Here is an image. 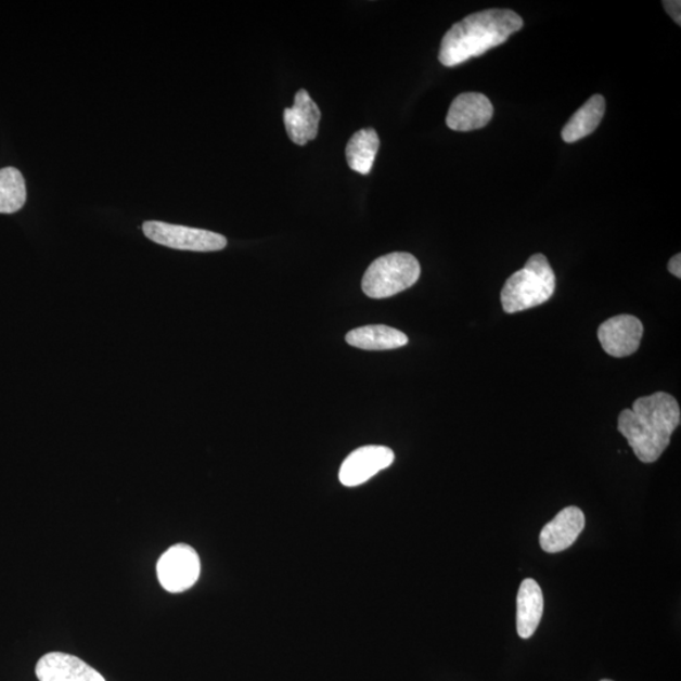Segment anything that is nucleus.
Here are the masks:
<instances>
[{
    "instance_id": "nucleus-1",
    "label": "nucleus",
    "mask_w": 681,
    "mask_h": 681,
    "mask_svg": "<svg viewBox=\"0 0 681 681\" xmlns=\"http://www.w3.org/2000/svg\"><path fill=\"white\" fill-rule=\"evenodd\" d=\"M680 421L677 399L668 393L657 391L634 400L632 409L622 410L618 416V432L641 462L654 463L669 447Z\"/></svg>"
},
{
    "instance_id": "nucleus-2",
    "label": "nucleus",
    "mask_w": 681,
    "mask_h": 681,
    "mask_svg": "<svg viewBox=\"0 0 681 681\" xmlns=\"http://www.w3.org/2000/svg\"><path fill=\"white\" fill-rule=\"evenodd\" d=\"M523 26L521 15L510 10H487L470 14L445 35L438 56L440 64L454 67L470 59L481 56L505 43Z\"/></svg>"
},
{
    "instance_id": "nucleus-3",
    "label": "nucleus",
    "mask_w": 681,
    "mask_h": 681,
    "mask_svg": "<svg viewBox=\"0 0 681 681\" xmlns=\"http://www.w3.org/2000/svg\"><path fill=\"white\" fill-rule=\"evenodd\" d=\"M555 285V274L545 255H532L506 281L501 291L502 308L506 313H517L544 305L553 297Z\"/></svg>"
},
{
    "instance_id": "nucleus-4",
    "label": "nucleus",
    "mask_w": 681,
    "mask_h": 681,
    "mask_svg": "<svg viewBox=\"0 0 681 681\" xmlns=\"http://www.w3.org/2000/svg\"><path fill=\"white\" fill-rule=\"evenodd\" d=\"M421 277V265L414 255L391 253L377 258L362 280V291L373 299L396 296L413 286Z\"/></svg>"
},
{
    "instance_id": "nucleus-5",
    "label": "nucleus",
    "mask_w": 681,
    "mask_h": 681,
    "mask_svg": "<svg viewBox=\"0 0 681 681\" xmlns=\"http://www.w3.org/2000/svg\"><path fill=\"white\" fill-rule=\"evenodd\" d=\"M144 235L152 242L170 247V249L189 252H220L226 249L228 240L216 232L193 229L159 221H146L143 226Z\"/></svg>"
},
{
    "instance_id": "nucleus-6",
    "label": "nucleus",
    "mask_w": 681,
    "mask_h": 681,
    "mask_svg": "<svg viewBox=\"0 0 681 681\" xmlns=\"http://www.w3.org/2000/svg\"><path fill=\"white\" fill-rule=\"evenodd\" d=\"M200 573V556L188 544L170 547L157 563L159 583L170 593L190 590L197 582Z\"/></svg>"
},
{
    "instance_id": "nucleus-7",
    "label": "nucleus",
    "mask_w": 681,
    "mask_h": 681,
    "mask_svg": "<svg viewBox=\"0 0 681 681\" xmlns=\"http://www.w3.org/2000/svg\"><path fill=\"white\" fill-rule=\"evenodd\" d=\"M396 454L388 447L367 446L354 451L339 468V481L356 487L369 481L378 472L391 466Z\"/></svg>"
},
{
    "instance_id": "nucleus-8",
    "label": "nucleus",
    "mask_w": 681,
    "mask_h": 681,
    "mask_svg": "<svg viewBox=\"0 0 681 681\" xmlns=\"http://www.w3.org/2000/svg\"><path fill=\"white\" fill-rule=\"evenodd\" d=\"M644 324L638 317L621 314L603 322L599 339L603 350L614 358H626L639 350Z\"/></svg>"
},
{
    "instance_id": "nucleus-9",
    "label": "nucleus",
    "mask_w": 681,
    "mask_h": 681,
    "mask_svg": "<svg viewBox=\"0 0 681 681\" xmlns=\"http://www.w3.org/2000/svg\"><path fill=\"white\" fill-rule=\"evenodd\" d=\"M283 119L291 141L306 145L319 134L321 111L307 90L300 89L294 98V105L284 111Z\"/></svg>"
},
{
    "instance_id": "nucleus-10",
    "label": "nucleus",
    "mask_w": 681,
    "mask_h": 681,
    "mask_svg": "<svg viewBox=\"0 0 681 681\" xmlns=\"http://www.w3.org/2000/svg\"><path fill=\"white\" fill-rule=\"evenodd\" d=\"M586 517L583 511L569 506L561 511L540 532V547L545 553L555 554L567 551L583 531Z\"/></svg>"
},
{
    "instance_id": "nucleus-11",
    "label": "nucleus",
    "mask_w": 681,
    "mask_h": 681,
    "mask_svg": "<svg viewBox=\"0 0 681 681\" xmlns=\"http://www.w3.org/2000/svg\"><path fill=\"white\" fill-rule=\"evenodd\" d=\"M492 115L493 106L489 98L479 92H464L453 100L446 121L452 130L471 131L486 127Z\"/></svg>"
},
{
    "instance_id": "nucleus-12",
    "label": "nucleus",
    "mask_w": 681,
    "mask_h": 681,
    "mask_svg": "<svg viewBox=\"0 0 681 681\" xmlns=\"http://www.w3.org/2000/svg\"><path fill=\"white\" fill-rule=\"evenodd\" d=\"M36 676L40 681H106L79 657L64 653L42 656L37 663Z\"/></svg>"
},
{
    "instance_id": "nucleus-13",
    "label": "nucleus",
    "mask_w": 681,
    "mask_h": 681,
    "mask_svg": "<svg viewBox=\"0 0 681 681\" xmlns=\"http://www.w3.org/2000/svg\"><path fill=\"white\" fill-rule=\"evenodd\" d=\"M544 613V595L536 580H523L516 601V629L518 637L530 639L538 630Z\"/></svg>"
},
{
    "instance_id": "nucleus-14",
    "label": "nucleus",
    "mask_w": 681,
    "mask_h": 681,
    "mask_svg": "<svg viewBox=\"0 0 681 681\" xmlns=\"http://www.w3.org/2000/svg\"><path fill=\"white\" fill-rule=\"evenodd\" d=\"M408 337L401 331L384 324L355 329L346 335V343L368 351L394 350L408 344Z\"/></svg>"
},
{
    "instance_id": "nucleus-15",
    "label": "nucleus",
    "mask_w": 681,
    "mask_h": 681,
    "mask_svg": "<svg viewBox=\"0 0 681 681\" xmlns=\"http://www.w3.org/2000/svg\"><path fill=\"white\" fill-rule=\"evenodd\" d=\"M605 112V98L600 94L593 95L578 112L573 114L566 127L563 128V141L575 143L592 134L599 128Z\"/></svg>"
},
{
    "instance_id": "nucleus-16",
    "label": "nucleus",
    "mask_w": 681,
    "mask_h": 681,
    "mask_svg": "<svg viewBox=\"0 0 681 681\" xmlns=\"http://www.w3.org/2000/svg\"><path fill=\"white\" fill-rule=\"evenodd\" d=\"M378 146H381V139L375 129L365 128L356 131L346 146L348 167L360 175H369L373 169Z\"/></svg>"
},
{
    "instance_id": "nucleus-17",
    "label": "nucleus",
    "mask_w": 681,
    "mask_h": 681,
    "mask_svg": "<svg viewBox=\"0 0 681 681\" xmlns=\"http://www.w3.org/2000/svg\"><path fill=\"white\" fill-rule=\"evenodd\" d=\"M26 201V182L20 170L14 167L0 169V214L20 211Z\"/></svg>"
},
{
    "instance_id": "nucleus-18",
    "label": "nucleus",
    "mask_w": 681,
    "mask_h": 681,
    "mask_svg": "<svg viewBox=\"0 0 681 681\" xmlns=\"http://www.w3.org/2000/svg\"><path fill=\"white\" fill-rule=\"evenodd\" d=\"M665 11L668 12L670 17L674 20L678 25H681V3L679 0H668V2H663Z\"/></svg>"
},
{
    "instance_id": "nucleus-19",
    "label": "nucleus",
    "mask_w": 681,
    "mask_h": 681,
    "mask_svg": "<svg viewBox=\"0 0 681 681\" xmlns=\"http://www.w3.org/2000/svg\"><path fill=\"white\" fill-rule=\"evenodd\" d=\"M669 272L677 278H681V255L677 254L669 261L668 266Z\"/></svg>"
},
{
    "instance_id": "nucleus-20",
    "label": "nucleus",
    "mask_w": 681,
    "mask_h": 681,
    "mask_svg": "<svg viewBox=\"0 0 681 681\" xmlns=\"http://www.w3.org/2000/svg\"><path fill=\"white\" fill-rule=\"evenodd\" d=\"M601 681H613V680H608V679H603V680H601Z\"/></svg>"
}]
</instances>
